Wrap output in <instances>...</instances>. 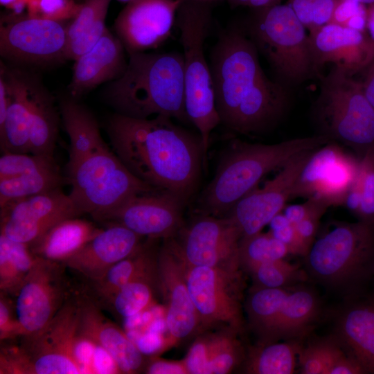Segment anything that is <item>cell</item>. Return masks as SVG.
<instances>
[{"label": "cell", "mask_w": 374, "mask_h": 374, "mask_svg": "<svg viewBox=\"0 0 374 374\" xmlns=\"http://www.w3.org/2000/svg\"><path fill=\"white\" fill-rule=\"evenodd\" d=\"M107 132L113 151L136 177L184 205L192 197L204 155L201 137L163 115L136 118L114 113Z\"/></svg>", "instance_id": "obj_1"}, {"label": "cell", "mask_w": 374, "mask_h": 374, "mask_svg": "<svg viewBox=\"0 0 374 374\" xmlns=\"http://www.w3.org/2000/svg\"><path fill=\"white\" fill-rule=\"evenodd\" d=\"M258 53L246 32L231 27L221 33L211 53L220 123L240 134L268 130L287 107L286 89L265 75Z\"/></svg>", "instance_id": "obj_2"}, {"label": "cell", "mask_w": 374, "mask_h": 374, "mask_svg": "<svg viewBox=\"0 0 374 374\" xmlns=\"http://www.w3.org/2000/svg\"><path fill=\"white\" fill-rule=\"evenodd\" d=\"M128 55L124 73L109 82L103 93L115 113L136 118L163 115L190 122L185 109L183 53L136 52Z\"/></svg>", "instance_id": "obj_3"}, {"label": "cell", "mask_w": 374, "mask_h": 374, "mask_svg": "<svg viewBox=\"0 0 374 374\" xmlns=\"http://www.w3.org/2000/svg\"><path fill=\"white\" fill-rule=\"evenodd\" d=\"M330 141V138L319 134L274 144L234 141L200 197L199 211L202 214L226 217L269 172L280 169L297 154Z\"/></svg>", "instance_id": "obj_4"}, {"label": "cell", "mask_w": 374, "mask_h": 374, "mask_svg": "<svg viewBox=\"0 0 374 374\" xmlns=\"http://www.w3.org/2000/svg\"><path fill=\"white\" fill-rule=\"evenodd\" d=\"M305 257L312 279L355 297L374 276V223L338 224L314 240Z\"/></svg>", "instance_id": "obj_5"}, {"label": "cell", "mask_w": 374, "mask_h": 374, "mask_svg": "<svg viewBox=\"0 0 374 374\" xmlns=\"http://www.w3.org/2000/svg\"><path fill=\"white\" fill-rule=\"evenodd\" d=\"M211 3L182 0L175 24L183 48L185 109L199 132L204 156L211 132L220 123L210 64L204 54V43L213 21Z\"/></svg>", "instance_id": "obj_6"}, {"label": "cell", "mask_w": 374, "mask_h": 374, "mask_svg": "<svg viewBox=\"0 0 374 374\" xmlns=\"http://www.w3.org/2000/svg\"><path fill=\"white\" fill-rule=\"evenodd\" d=\"M66 167L70 197L82 214L98 222L132 197L157 190L136 177L107 143Z\"/></svg>", "instance_id": "obj_7"}, {"label": "cell", "mask_w": 374, "mask_h": 374, "mask_svg": "<svg viewBox=\"0 0 374 374\" xmlns=\"http://www.w3.org/2000/svg\"><path fill=\"white\" fill-rule=\"evenodd\" d=\"M319 78L320 92L314 108L319 134L351 148L361 159L374 148V108L362 82L335 66Z\"/></svg>", "instance_id": "obj_8"}, {"label": "cell", "mask_w": 374, "mask_h": 374, "mask_svg": "<svg viewBox=\"0 0 374 374\" xmlns=\"http://www.w3.org/2000/svg\"><path fill=\"white\" fill-rule=\"evenodd\" d=\"M253 10L247 34L276 73L291 83L319 77L309 35L292 8L280 3Z\"/></svg>", "instance_id": "obj_9"}, {"label": "cell", "mask_w": 374, "mask_h": 374, "mask_svg": "<svg viewBox=\"0 0 374 374\" xmlns=\"http://www.w3.org/2000/svg\"><path fill=\"white\" fill-rule=\"evenodd\" d=\"M188 288L198 313L201 332L225 330L242 334L241 269L186 265Z\"/></svg>", "instance_id": "obj_10"}, {"label": "cell", "mask_w": 374, "mask_h": 374, "mask_svg": "<svg viewBox=\"0 0 374 374\" xmlns=\"http://www.w3.org/2000/svg\"><path fill=\"white\" fill-rule=\"evenodd\" d=\"M64 21L12 15L1 20L0 54L17 65L43 66L66 60Z\"/></svg>", "instance_id": "obj_11"}, {"label": "cell", "mask_w": 374, "mask_h": 374, "mask_svg": "<svg viewBox=\"0 0 374 374\" xmlns=\"http://www.w3.org/2000/svg\"><path fill=\"white\" fill-rule=\"evenodd\" d=\"M80 317L78 298H68L51 321L36 334L21 336L18 346L27 374H76L72 344Z\"/></svg>", "instance_id": "obj_12"}, {"label": "cell", "mask_w": 374, "mask_h": 374, "mask_svg": "<svg viewBox=\"0 0 374 374\" xmlns=\"http://www.w3.org/2000/svg\"><path fill=\"white\" fill-rule=\"evenodd\" d=\"M186 267L175 237L164 239L158 254L157 276L158 290L166 305L168 335L160 353L201 332L199 317L186 283Z\"/></svg>", "instance_id": "obj_13"}, {"label": "cell", "mask_w": 374, "mask_h": 374, "mask_svg": "<svg viewBox=\"0 0 374 374\" xmlns=\"http://www.w3.org/2000/svg\"><path fill=\"white\" fill-rule=\"evenodd\" d=\"M64 268L62 263L37 256L15 295L21 336L44 329L69 297Z\"/></svg>", "instance_id": "obj_14"}, {"label": "cell", "mask_w": 374, "mask_h": 374, "mask_svg": "<svg viewBox=\"0 0 374 374\" xmlns=\"http://www.w3.org/2000/svg\"><path fill=\"white\" fill-rule=\"evenodd\" d=\"M81 215L69 194L59 188L1 207L0 235L30 246L58 222Z\"/></svg>", "instance_id": "obj_15"}, {"label": "cell", "mask_w": 374, "mask_h": 374, "mask_svg": "<svg viewBox=\"0 0 374 374\" xmlns=\"http://www.w3.org/2000/svg\"><path fill=\"white\" fill-rule=\"evenodd\" d=\"M360 159L330 141L311 154L294 185L292 197H314L330 206L343 205L347 192L357 178Z\"/></svg>", "instance_id": "obj_16"}, {"label": "cell", "mask_w": 374, "mask_h": 374, "mask_svg": "<svg viewBox=\"0 0 374 374\" xmlns=\"http://www.w3.org/2000/svg\"><path fill=\"white\" fill-rule=\"evenodd\" d=\"M175 241L182 258L189 266L241 269L239 243L241 233L229 217L202 214Z\"/></svg>", "instance_id": "obj_17"}, {"label": "cell", "mask_w": 374, "mask_h": 374, "mask_svg": "<svg viewBox=\"0 0 374 374\" xmlns=\"http://www.w3.org/2000/svg\"><path fill=\"white\" fill-rule=\"evenodd\" d=\"M316 149L294 157L262 187L256 186L234 205L226 216L236 224L242 238L261 232L282 212L303 166Z\"/></svg>", "instance_id": "obj_18"}, {"label": "cell", "mask_w": 374, "mask_h": 374, "mask_svg": "<svg viewBox=\"0 0 374 374\" xmlns=\"http://www.w3.org/2000/svg\"><path fill=\"white\" fill-rule=\"evenodd\" d=\"M184 206L173 195L157 190L132 197L101 222L123 225L143 237L171 238L184 227Z\"/></svg>", "instance_id": "obj_19"}, {"label": "cell", "mask_w": 374, "mask_h": 374, "mask_svg": "<svg viewBox=\"0 0 374 374\" xmlns=\"http://www.w3.org/2000/svg\"><path fill=\"white\" fill-rule=\"evenodd\" d=\"M182 0H132L114 23L116 35L127 53L145 52L162 44L171 35Z\"/></svg>", "instance_id": "obj_20"}, {"label": "cell", "mask_w": 374, "mask_h": 374, "mask_svg": "<svg viewBox=\"0 0 374 374\" xmlns=\"http://www.w3.org/2000/svg\"><path fill=\"white\" fill-rule=\"evenodd\" d=\"M309 38L319 77L327 63L352 76L374 62V40L367 31L328 23L310 32Z\"/></svg>", "instance_id": "obj_21"}, {"label": "cell", "mask_w": 374, "mask_h": 374, "mask_svg": "<svg viewBox=\"0 0 374 374\" xmlns=\"http://www.w3.org/2000/svg\"><path fill=\"white\" fill-rule=\"evenodd\" d=\"M63 177L53 157L2 153L0 157V208L8 203L61 188Z\"/></svg>", "instance_id": "obj_22"}, {"label": "cell", "mask_w": 374, "mask_h": 374, "mask_svg": "<svg viewBox=\"0 0 374 374\" xmlns=\"http://www.w3.org/2000/svg\"><path fill=\"white\" fill-rule=\"evenodd\" d=\"M144 237L118 224H108L62 264L87 282L102 277L120 260L134 253Z\"/></svg>", "instance_id": "obj_23"}, {"label": "cell", "mask_w": 374, "mask_h": 374, "mask_svg": "<svg viewBox=\"0 0 374 374\" xmlns=\"http://www.w3.org/2000/svg\"><path fill=\"white\" fill-rule=\"evenodd\" d=\"M125 51L118 37L107 28L98 42L75 61L69 85L70 96L77 99L120 78L127 65Z\"/></svg>", "instance_id": "obj_24"}, {"label": "cell", "mask_w": 374, "mask_h": 374, "mask_svg": "<svg viewBox=\"0 0 374 374\" xmlns=\"http://www.w3.org/2000/svg\"><path fill=\"white\" fill-rule=\"evenodd\" d=\"M79 303L78 330L109 352L121 373H143L148 359L127 335L108 321L99 306L89 297L79 298Z\"/></svg>", "instance_id": "obj_25"}, {"label": "cell", "mask_w": 374, "mask_h": 374, "mask_svg": "<svg viewBox=\"0 0 374 374\" xmlns=\"http://www.w3.org/2000/svg\"><path fill=\"white\" fill-rule=\"evenodd\" d=\"M6 95L7 112L0 127L1 153H30V81L31 74L1 64Z\"/></svg>", "instance_id": "obj_26"}, {"label": "cell", "mask_w": 374, "mask_h": 374, "mask_svg": "<svg viewBox=\"0 0 374 374\" xmlns=\"http://www.w3.org/2000/svg\"><path fill=\"white\" fill-rule=\"evenodd\" d=\"M333 338L364 373L374 374V298L348 303L336 319Z\"/></svg>", "instance_id": "obj_27"}, {"label": "cell", "mask_w": 374, "mask_h": 374, "mask_svg": "<svg viewBox=\"0 0 374 374\" xmlns=\"http://www.w3.org/2000/svg\"><path fill=\"white\" fill-rule=\"evenodd\" d=\"M159 240L147 238L134 253L114 265L102 277L88 282L91 293L88 297L103 303L132 281L150 279L158 283Z\"/></svg>", "instance_id": "obj_28"}, {"label": "cell", "mask_w": 374, "mask_h": 374, "mask_svg": "<svg viewBox=\"0 0 374 374\" xmlns=\"http://www.w3.org/2000/svg\"><path fill=\"white\" fill-rule=\"evenodd\" d=\"M319 310V299L312 290L292 287L272 313L265 342L296 339L304 335L317 319Z\"/></svg>", "instance_id": "obj_29"}, {"label": "cell", "mask_w": 374, "mask_h": 374, "mask_svg": "<svg viewBox=\"0 0 374 374\" xmlns=\"http://www.w3.org/2000/svg\"><path fill=\"white\" fill-rule=\"evenodd\" d=\"M103 229L87 220L71 217L56 224L29 247L39 258L62 263Z\"/></svg>", "instance_id": "obj_30"}, {"label": "cell", "mask_w": 374, "mask_h": 374, "mask_svg": "<svg viewBox=\"0 0 374 374\" xmlns=\"http://www.w3.org/2000/svg\"><path fill=\"white\" fill-rule=\"evenodd\" d=\"M53 97L31 75L30 81V153L53 157L60 123Z\"/></svg>", "instance_id": "obj_31"}, {"label": "cell", "mask_w": 374, "mask_h": 374, "mask_svg": "<svg viewBox=\"0 0 374 374\" xmlns=\"http://www.w3.org/2000/svg\"><path fill=\"white\" fill-rule=\"evenodd\" d=\"M112 0H85L66 26V60L75 61L102 37Z\"/></svg>", "instance_id": "obj_32"}, {"label": "cell", "mask_w": 374, "mask_h": 374, "mask_svg": "<svg viewBox=\"0 0 374 374\" xmlns=\"http://www.w3.org/2000/svg\"><path fill=\"white\" fill-rule=\"evenodd\" d=\"M59 111L69 138L68 161L79 159L106 143L93 114L76 99L71 96L62 98Z\"/></svg>", "instance_id": "obj_33"}, {"label": "cell", "mask_w": 374, "mask_h": 374, "mask_svg": "<svg viewBox=\"0 0 374 374\" xmlns=\"http://www.w3.org/2000/svg\"><path fill=\"white\" fill-rule=\"evenodd\" d=\"M300 341L258 342L246 351L244 371L249 374H292L301 349Z\"/></svg>", "instance_id": "obj_34"}, {"label": "cell", "mask_w": 374, "mask_h": 374, "mask_svg": "<svg viewBox=\"0 0 374 374\" xmlns=\"http://www.w3.org/2000/svg\"><path fill=\"white\" fill-rule=\"evenodd\" d=\"M37 256L28 244L0 235V291L15 295Z\"/></svg>", "instance_id": "obj_35"}, {"label": "cell", "mask_w": 374, "mask_h": 374, "mask_svg": "<svg viewBox=\"0 0 374 374\" xmlns=\"http://www.w3.org/2000/svg\"><path fill=\"white\" fill-rule=\"evenodd\" d=\"M155 288L158 289L157 281L139 279L121 287L104 303L118 316L128 318L149 310L154 305Z\"/></svg>", "instance_id": "obj_36"}, {"label": "cell", "mask_w": 374, "mask_h": 374, "mask_svg": "<svg viewBox=\"0 0 374 374\" xmlns=\"http://www.w3.org/2000/svg\"><path fill=\"white\" fill-rule=\"evenodd\" d=\"M238 253L241 269L248 272L260 264L285 259L290 251L284 243L268 231L242 238Z\"/></svg>", "instance_id": "obj_37"}, {"label": "cell", "mask_w": 374, "mask_h": 374, "mask_svg": "<svg viewBox=\"0 0 374 374\" xmlns=\"http://www.w3.org/2000/svg\"><path fill=\"white\" fill-rule=\"evenodd\" d=\"M253 280V286L265 288L291 287L303 281L307 276L298 265L285 259L260 264L247 272Z\"/></svg>", "instance_id": "obj_38"}, {"label": "cell", "mask_w": 374, "mask_h": 374, "mask_svg": "<svg viewBox=\"0 0 374 374\" xmlns=\"http://www.w3.org/2000/svg\"><path fill=\"white\" fill-rule=\"evenodd\" d=\"M343 349L334 338L314 341L302 348L299 355L301 373L328 374L336 358Z\"/></svg>", "instance_id": "obj_39"}, {"label": "cell", "mask_w": 374, "mask_h": 374, "mask_svg": "<svg viewBox=\"0 0 374 374\" xmlns=\"http://www.w3.org/2000/svg\"><path fill=\"white\" fill-rule=\"evenodd\" d=\"M239 334L223 330L220 340L206 366L205 374H227L243 364L246 356Z\"/></svg>", "instance_id": "obj_40"}, {"label": "cell", "mask_w": 374, "mask_h": 374, "mask_svg": "<svg viewBox=\"0 0 374 374\" xmlns=\"http://www.w3.org/2000/svg\"><path fill=\"white\" fill-rule=\"evenodd\" d=\"M339 0H288V5L310 33L330 23Z\"/></svg>", "instance_id": "obj_41"}, {"label": "cell", "mask_w": 374, "mask_h": 374, "mask_svg": "<svg viewBox=\"0 0 374 374\" xmlns=\"http://www.w3.org/2000/svg\"><path fill=\"white\" fill-rule=\"evenodd\" d=\"M223 330L199 333L184 358L189 374H205L208 363L222 337Z\"/></svg>", "instance_id": "obj_42"}, {"label": "cell", "mask_w": 374, "mask_h": 374, "mask_svg": "<svg viewBox=\"0 0 374 374\" xmlns=\"http://www.w3.org/2000/svg\"><path fill=\"white\" fill-rule=\"evenodd\" d=\"M362 203L359 220L374 223V148L360 159Z\"/></svg>", "instance_id": "obj_43"}, {"label": "cell", "mask_w": 374, "mask_h": 374, "mask_svg": "<svg viewBox=\"0 0 374 374\" xmlns=\"http://www.w3.org/2000/svg\"><path fill=\"white\" fill-rule=\"evenodd\" d=\"M367 6L355 0H339L330 23L366 31Z\"/></svg>", "instance_id": "obj_44"}, {"label": "cell", "mask_w": 374, "mask_h": 374, "mask_svg": "<svg viewBox=\"0 0 374 374\" xmlns=\"http://www.w3.org/2000/svg\"><path fill=\"white\" fill-rule=\"evenodd\" d=\"M9 295L0 294V340L1 342L21 336V330L16 314L15 302Z\"/></svg>", "instance_id": "obj_45"}, {"label": "cell", "mask_w": 374, "mask_h": 374, "mask_svg": "<svg viewBox=\"0 0 374 374\" xmlns=\"http://www.w3.org/2000/svg\"><path fill=\"white\" fill-rule=\"evenodd\" d=\"M80 7L73 0H39V17L64 21L73 19Z\"/></svg>", "instance_id": "obj_46"}, {"label": "cell", "mask_w": 374, "mask_h": 374, "mask_svg": "<svg viewBox=\"0 0 374 374\" xmlns=\"http://www.w3.org/2000/svg\"><path fill=\"white\" fill-rule=\"evenodd\" d=\"M96 343L77 330L72 344V354L82 373H93V362Z\"/></svg>", "instance_id": "obj_47"}, {"label": "cell", "mask_w": 374, "mask_h": 374, "mask_svg": "<svg viewBox=\"0 0 374 374\" xmlns=\"http://www.w3.org/2000/svg\"><path fill=\"white\" fill-rule=\"evenodd\" d=\"M330 206L324 200L311 197L299 204L285 207L284 214L293 225L296 224L308 216L319 212H326Z\"/></svg>", "instance_id": "obj_48"}, {"label": "cell", "mask_w": 374, "mask_h": 374, "mask_svg": "<svg viewBox=\"0 0 374 374\" xmlns=\"http://www.w3.org/2000/svg\"><path fill=\"white\" fill-rule=\"evenodd\" d=\"M143 373L148 374H189L184 362L181 360H169L152 355L147 360Z\"/></svg>", "instance_id": "obj_49"}, {"label": "cell", "mask_w": 374, "mask_h": 374, "mask_svg": "<svg viewBox=\"0 0 374 374\" xmlns=\"http://www.w3.org/2000/svg\"><path fill=\"white\" fill-rule=\"evenodd\" d=\"M276 239L284 243L290 254L305 256L308 251L301 240L294 225L290 224L279 229L269 231Z\"/></svg>", "instance_id": "obj_50"}, {"label": "cell", "mask_w": 374, "mask_h": 374, "mask_svg": "<svg viewBox=\"0 0 374 374\" xmlns=\"http://www.w3.org/2000/svg\"><path fill=\"white\" fill-rule=\"evenodd\" d=\"M324 213V212L314 213L294 225L296 231L308 251L315 240L319 221Z\"/></svg>", "instance_id": "obj_51"}, {"label": "cell", "mask_w": 374, "mask_h": 374, "mask_svg": "<svg viewBox=\"0 0 374 374\" xmlns=\"http://www.w3.org/2000/svg\"><path fill=\"white\" fill-rule=\"evenodd\" d=\"M93 373L97 374L121 373L113 357L97 343L93 362Z\"/></svg>", "instance_id": "obj_52"}, {"label": "cell", "mask_w": 374, "mask_h": 374, "mask_svg": "<svg viewBox=\"0 0 374 374\" xmlns=\"http://www.w3.org/2000/svg\"><path fill=\"white\" fill-rule=\"evenodd\" d=\"M360 365L344 351L334 362L328 374H362Z\"/></svg>", "instance_id": "obj_53"}, {"label": "cell", "mask_w": 374, "mask_h": 374, "mask_svg": "<svg viewBox=\"0 0 374 374\" xmlns=\"http://www.w3.org/2000/svg\"><path fill=\"white\" fill-rule=\"evenodd\" d=\"M360 170V168H359ZM362 203V178L360 171L346 195L344 204L358 217Z\"/></svg>", "instance_id": "obj_54"}, {"label": "cell", "mask_w": 374, "mask_h": 374, "mask_svg": "<svg viewBox=\"0 0 374 374\" xmlns=\"http://www.w3.org/2000/svg\"><path fill=\"white\" fill-rule=\"evenodd\" d=\"M233 7L247 6L253 10L269 8L280 3L281 0H228Z\"/></svg>", "instance_id": "obj_55"}, {"label": "cell", "mask_w": 374, "mask_h": 374, "mask_svg": "<svg viewBox=\"0 0 374 374\" xmlns=\"http://www.w3.org/2000/svg\"><path fill=\"white\" fill-rule=\"evenodd\" d=\"M368 68V70L362 84L364 94L374 108V62Z\"/></svg>", "instance_id": "obj_56"}, {"label": "cell", "mask_w": 374, "mask_h": 374, "mask_svg": "<svg viewBox=\"0 0 374 374\" xmlns=\"http://www.w3.org/2000/svg\"><path fill=\"white\" fill-rule=\"evenodd\" d=\"M2 6L13 10L14 15H19L26 6L27 0H0Z\"/></svg>", "instance_id": "obj_57"}, {"label": "cell", "mask_w": 374, "mask_h": 374, "mask_svg": "<svg viewBox=\"0 0 374 374\" xmlns=\"http://www.w3.org/2000/svg\"><path fill=\"white\" fill-rule=\"evenodd\" d=\"M366 31L374 40V3L367 6Z\"/></svg>", "instance_id": "obj_58"}, {"label": "cell", "mask_w": 374, "mask_h": 374, "mask_svg": "<svg viewBox=\"0 0 374 374\" xmlns=\"http://www.w3.org/2000/svg\"><path fill=\"white\" fill-rule=\"evenodd\" d=\"M355 1L360 2L362 3H364L366 6L374 3V0H355Z\"/></svg>", "instance_id": "obj_59"}, {"label": "cell", "mask_w": 374, "mask_h": 374, "mask_svg": "<svg viewBox=\"0 0 374 374\" xmlns=\"http://www.w3.org/2000/svg\"><path fill=\"white\" fill-rule=\"evenodd\" d=\"M117 1H121V2H124V3H128L129 1H131L132 0H117Z\"/></svg>", "instance_id": "obj_60"}, {"label": "cell", "mask_w": 374, "mask_h": 374, "mask_svg": "<svg viewBox=\"0 0 374 374\" xmlns=\"http://www.w3.org/2000/svg\"><path fill=\"white\" fill-rule=\"evenodd\" d=\"M200 1H206L213 2V1H217V0H200Z\"/></svg>", "instance_id": "obj_61"}]
</instances>
